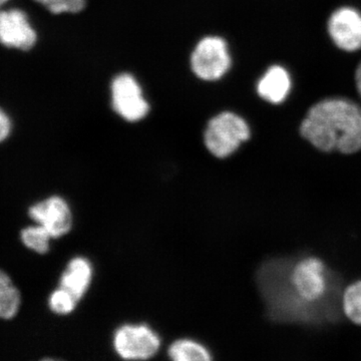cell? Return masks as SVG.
Listing matches in <instances>:
<instances>
[{
  "instance_id": "1",
  "label": "cell",
  "mask_w": 361,
  "mask_h": 361,
  "mask_svg": "<svg viewBox=\"0 0 361 361\" xmlns=\"http://www.w3.org/2000/svg\"><path fill=\"white\" fill-rule=\"evenodd\" d=\"M257 285L272 322L322 325L341 319V278L320 259L267 261L258 270Z\"/></svg>"
},
{
  "instance_id": "2",
  "label": "cell",
  "mask_w": 361,
  "mask_h": 361,
  "mask_svg": "<svg viewBox=\"0 0 361 361\" xmlns=\"http://www.w3.org/2000/svg\"><path fill=\"white\" fill-rule=\"evenodd\" d=\"M300 134L320 151L356 153L361 149V108L342 97L323 99L308 111Z\"/></svg>"
},
{
  "instance_id": "3",
  "label": "cell",
  "mask_w": 361,
  "mask_h": 361,
  "mask_svg": "<svg viewBox=\"0 0 361 361\" xmlns=\"http://www.w3.org/2000/svg\"><path fill=\"white\" fill-rule=\"evenodd\" d=\"M250 128L243 118L232 111L213 116L204 133L207 149L216 158L233 155L243 142L250 139Z\"/></svg>"
},
{
  "instance_id": "4",
  "label": "cell",
  "mask_w": 361,
  "mask_h": 361,
  "mask_svg": "<svg viewBox=\"0 0 361 361\" xmlns=\"http://www.w3.org/2000/svg\"><path fill=\"white\" fill-rule=\"evenodd\" d=\"M190 66L197 78L215 82L224 77L232 66L227 42L217 35L199 40L190 58Z\"/></svg>"
},
{
  "instance_id": "5",
  "label": "cell",
  "mask_w": 361,
  "mask_h": 361,
  "mask_svg": "<svg viewBox=\"0 0 361 361\" xmlns=\"http://www.w3.org/2000/svg\"><path fill=\"white\" fill-rule=\"evenodd\" d=\"M111 106L116 115L130 123L144 120L149 113V104L137 78L123 73L111 85Z\"/></svg>"
},
{
  "instance_id": "6",
  "label": "cell",
  "mask_w": 361,
  "mask_h": 361,
  "mask_svg": "<svg viewBox=\"0 0 361 361\" xmlns=\"http://www.w3.org/2000/svg\"><path fill=\"white\" fill-rule=\"evenodd\" d=\"M160 345V337L145 324L123 325L114 336V348L123 360H149Z\"/></svg>"
},
{
  "instance_id": "7",
  "label": "cell",
  "mask_w": 361,
  "mask_h": 361,
  "mask_svg": "<svg viewBox=\"0 0 361 361\" xmlns=\"http://www.w3.org/2000/svg\"><path fill=\"white\" fill-rule=\"evenodd\" d=\"M37 42V30L25 11L18 8L0 11V44L7 49L27 51Z\"/></svg>"
},
{
  "instance_id": "8",
  "label": "cell",
  "mask_w": 361,
  "mask_h": 361,
  "mask_svg": "<svg viewBox=\"0 0 361 361\" xmlns=\"http://www.w3.org/2000/svg\"><path fill=\"white\" fill-rule=\"evenodd\" d=\"M330 39L341 51L353 52L361 49V13L353 7H341L330 16Z\"/></svg>"
},
{
  "instance_id": "9",
  "label": "cell",
  "mask_w": 361,
  "mask_h": 361,
  "mask_svg": "<svg viewBox=\"0 0 361 361\" xmlns=\"http://www.w3.org/2000/svg\"><path fill=\"white\" fill-rule=\"evenodd\" d=\"M30 216L37 224L45 228L51 238H59L71 231L73 214L63 198L51 197L30 209Z\"/></svg>"
},
{
  "instance_id": "10",
  "label": "cell",
  "mask_w": 361,
  "mask_h": 361,
  "mask_svg": "<svg viewBox=\"0 0 361 361\" xmlns=\"http://www.w3.org/2000/svg\"><path fill=\"white\" fill-rule=\"evenodd\" d=\"M290 90V75L281 66H270L257 84L259 97L270 104L283 103Z\"/></svg>"
},
{
  "instance_id": "11",
  "label": "cell",
  "mask_w": 361,
  "mask_h": 361,
  "mask_svg": "<svg viewBox=\"0 0 361 361\" xmlns=\"http://www.w3.org/2000/svg\"><path fill=\"white\" fill-rule=\"evenodd\" d=\"M92 278V264L87 258L71 259L61 278V287L71 292L78 301L89 289Z\"/></svg>"
},
{
  "instance_id": "12",
  "label": "cell",
  "mask_w": 361,
  "mask_h": 361,
  "mask_svg": "<svg viewBox=\"0 0 361 361\" xmlns=\"http://www.w3.org/2000/svg\"><path fill=\"white\" fill-rule=\"evenodd\" d=\"M169 356L176 361H208L212 360L210 351L199 342L179 339L169 348Z\"/></svg>"
},
{
  "instance_id": "13",
  "label": "cell",
  "mask_w": 361,
  "mask_h": 361,
  "mask_svg": "<svg viewBox=\"0 0 361 361\" xmlns=\"http://www.w3.org/2000/svg\"><path fill=\"white\" fill-rule=\"evenodd\" d=\"M342 310L350 322L361 325V281L350 285L344 292Z\"/></svg>"
},
{
  "instance_id": "14",
  "label": "cell",
  "mask_w": 361,
  "mask_h": 361,
  "mask_svg": "<svg viewBox=\"0 0 361 361\" xmlns=\"http://www.w3.org/2000/svg\"><path fill=\"white\" fill-rule=\"evenodd\" d=\"M51 238L49 233L40 225L26 228L21 232V240L23 244L39 254H44L49 251Z\"/></svg>"
},
{
  "instance_id": "15",
  "label": "cell",
  "mask_w": 361,
  "mask_h": 361,
  "mask_svg": "<svg viewBox=\"0 0 361 361\" xmlns=\"http://www.w3.org/2000/svg\"><path fill=\"white\" fill-rule=\"evenodd\" d=\"M78 300L71 292L61 287L49 297V308L56 314H70L75 310Z\"/></svg>"
},
{
  "instance_id": "16",
  "label": "cell",
  "mask_w": 361,
  "mask_h": 361,
  "mask_svg": "<svg viewBox=\"0 0 361 361\" xmlns=\"http://www.w3.org/2000/svg\"><path fill=\"white\" fill-rule=\"evenodd\" d=\"M52 14L78 13L84 11L87 0H33Z\"/></svg>"
},
{
  "instance_id": "17",
  "label": "cell",
  "mask_w": 361,
  "mask_h": 361,
  "mask_svg": "<svg viewBox=\"0 0 361 361\" xmlns=\"http://www.w3.org/2000/svg\"><path fill=\"white\" fill-rule=\"evenodd\" d=\"M11 130V121L6 111L0 109V142L7 139Z\"/></svg>"
},
{
  "instance_id": "18",
  "label": "cell",
  "mask_w": 361,
  "mask_h": 361,
  "mask_svg": "<svg viewBox=\"0 0 361 361\" xmlns=\"http://www.w3.org/2000/svg\"><path fill=\"white\" fill-rule=\"evenodd\" d=\"M11 284H13V282H11V279L9 278L8 275L4 273V271L0 270V291Z\"/></svg>"
},
{
  "instance_id": "19",
  "label": "cell",
  "mask_w": 361,
  "mask_h": 361,
  "mask_svg": "<svg viewBox=\"0 0 361 361\" xmlns=\"http://www.w3.org/2000/svg\"><path fill=\"white\" fill-rule=\"evenodd\" d=\"M355 84L356 89H357L358 94H360L361 97V63L360 66H357L355 71Z\"/></svg>"
},
{
  "instance_id": "20",
  "label": "cell",
  "mask_w": 361,
  "mask_h": 361,
  "mask_svg": "<svg viewBox=\"0 0 361 361\" xmlns=\"http://www.w3.org/2000/svg\"><path fill=\"white\" fill-rule=\"evenodd\" d=\"M9 0H0V7L4 6Z\"/></svg>"
}]
</instances>
